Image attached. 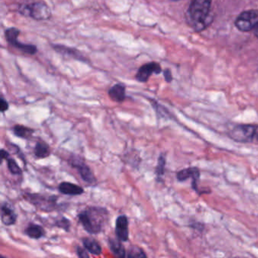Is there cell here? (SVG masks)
Here are the masks:
<instances>
[{"mask_svg": "<svg viewBox=\"0 0 258 258\" xmlns=\"http://www.w3.org/2000/svg\"><path fill=\"white\" fill-rule=\"evenodd\" d=\"M78 220L88 233L97 235L103 231L109 219V213L102 207L92 206L78 214Z\"/></svg>", "mask_w": 258, "mask_h": 258, "instance_id": "obj_1", "label": "cell"}, {"mask_svg": "<svg viewBox=\"0 0 258 258\" xmlns=\"http://www.w3.org/2000/svg\"><path fill=\"white\" fill-rule=\"evenodd\" d=\"M211 0H191L188 16L196 31L205 29L211 20L210 16Z\"/></svg>", "mask_w": 258, "mask_h": 258, "instance_id": "obj_2", "label": "cell"}, {"mask_svg": "<svg viewBox=\"0 0 258 258\" xmlns=\"http://www.w3.org/2000/svg\"><path fill=\"white\" fill-rule=\"evenodd\" d=\"M258 125L238 124L235 125L228 132L231 140L240 143H250L256 138Z\"/></svg>", "mask_w": 258, "mask_h": 258, "instance_id": "obj_3", "label": "cell"}, {"mask_svg": "<svg viewBox=\"0 0 258 258\" xmlns=\"http://www.w3.org/2000/svg\"><path fill=\"white\" fill-rule=\"evenodd\" d=\"M24 199L32 204L36 208L43 211H55L58 208V197L55 196H45L37 193H26Z\"/></svg>", "mask_w": 258, "mask_h": 258, "instance_id": "obj_4", "label": "cell"}, {"mask_svg": "<svg viewBox=\"0 0 258 258\" xmlns=\"http://www.w3.org/2000/svg\"><path fill=\"white\" fill-rule=\"evenodd\" d=\"M20 13L26 16H30L35 20H48L52 16L50 9L43 2L34 3L30 5L21 7Z\"/></svg>", "mask_w": 258, "mask_h": 258, "instance_id": "obj_5", "label": "cell"}, {"mask_svg": "<svg viewBox=\"0 0 258 258\" xmlns=\"http://www.w3.org/2000/svg\"><path fill=\"white\" fill-rule=\"evenodd\" d=\"M69 163L72 167L78 170L80 176L84 182H87L89 185H96L97 179L95 177L90 167L84 162V160L81 157L72 155L69 159Z\"/></svg>", "mask_w": 258, "mask_h": 258, "instance_id": "obj_6", "label": "cell"}, {"mask_svg": "<svg viewBox=\"0 0 258 258\" xmlns=\"http://www.w3.org/2000/svg\"><path fill=\"white\" fill-rule=\"evenodd\" d=\"M258 24V11L248 10L241 13L235 21V26L243 32L254 29Z\"/></svg>", "mask_w": 258, "mask_h": 258, "instance_id": "obj_7", "label": "cell"}, {"mask_svg": "<svg viewBox=\"0 0 258 258\" xmlns=\"http://www.w3.org/2000/svg\"><path fill=\"white\" fill-rule=\"evenodd\" d=\"M5 34L7 41L12 46L17 48L19 50L22 51V52H25V53L31 54V55H34V54L37 52V47L34 46V45L23 44V43L18 41V37H19V34H20V31L17 29V28H10V29L6 31Z\"/></svg>", "mask_w": 258, "mask_h": 258, "instance_id": "obj_8", "label": "cell"}, {"mask_svg": "<svg viewBox=\"0 0 258 258\" xmlns=\"http://www.w3.org/2000/svg\"><path fill=\"white\" fill-rule=\"evenodd\" d=\"M189 178H191V179H192L191 185H192L193 189L196 190V192L199 193L198 182H199V178H200V170L198 167H192L182 169L176 173V179L179 182H183V181L187 180Z\"/></svg>", "mask_w": 258, "mask_h": 258, "instance_id": "obj_9", "label": "cell"}, {"mask_svg": "<svg viewBox=\"0 0 258 258\" xmlns=\"http://www.w3.org/2000/svg\"><path fill=\"white\" fill-rule=\"evenodd\" d=\"M115 234L117 238L122 242L129 240V221L126 216L120 215L116 219Z\"/></svg>", "mask_w": 258, "mask_h": 258, "instance_id": "obj_10", "label": "cell"}, {"mask_svg": "<svg viewBox=\"0 0 258 258\" xmlns=\"http://www.w3.org/2000/svg\"><path fill=\"white\" fill-rule=\"evenodd\" d=\"M161 66L158 63H148V64H144L139 69L138 72L136 75V78L140 82L145 83L149 79L152 74L155 73L158 75V74L161 73Z\"/></svg>", "mask_w": 258, "mask_h": 258, "instance_id": "obj_11", "label": "cell"}, {"mask_svg": "<svg viewBox=\"0 0 258 258\" xmlns=\"http://www.w3.org/2000/svg\"><path fill=\"white\" fill-rule=\"evenodd\" d=\"M18 216L13 207L7 202L1 205V221L6 226H13L17 221Z\"/></svg>", "mask_w": 258, "mask_h": 258, "instance_id": "obj_12", "label": "cell"}, {"mask_svg": "<svg viewBox=\"0 0 258 258\" xmlns=\"http://www.w3.org/2000/svg\"><path fill=\"white\" fill-rule=\"evenodd\" d=\"M58 191L67 196H81L84 194V189L80 185L69 182H63L58 187Z\"/></svg>", "mask_w": 258, "mask_h": 258, "instance_id": "obj_13", "label": "cell"}, {"mask_svg": "<svg viewBox=\"0 0 258 258\" xmlns=\"http://www.w3.org/2000/svg\"><path fill=\"white\" fill-rule=\"evenodd\" d=\"M108 96L114 102H123L126 99V87L121 84H115L108 90Z\"/></svg>", "mask_w": 258, "mask_h": 258, "instance_id": "obj_14", "label": "cell"}, {"mask_svg": "<svg viewBox=\"0 0 258 258\" xmlns=\"http://www.w3.org/2000/svg\"><path fill=\"white\" fill-rule=\"evenodd\" d=\"M122 241L118 238H109L108 239V245L110 250L112 252L113 254L117 257H126V252L124 246L122 244Z\"/></svg>", "mask_w": 258, "mask_h": 258, "instance_id": "obj_15", "label": "cell"}, {"mask_svg": "<svg viewBox=\"0 0 258 258\" xmlns=\"http://www.w3.org/2000/svg\"><path fill=\"white\" fill-rule=\"evenodd\" d=\"M25 233L33 239H40L45 236L46 232L43 226L35 223H30L25 229Z\"/></svg>", "mask_w": 258, "mask_h": 258, "instance_id": "obj_16", "label": "cell"}, {"mask_svg": "<svg viewBox=\"0 0 258 258\" xmlns=\"http://www.w3.org/2000/svg\"><path fill=\"white\" fill-rule=\"evenodd\" d=\"M83 244H84V247L92 254H102V247L96 240L91 238H83Z\"/></svg>", "mask_w": 258, "mask_h": 258, "instance_id": "obj_17", "label": "cell"}, {"mask_svg": "<svg viewBox=\"0 0 258 258\" xmlns=\"http://www.w3.org/2000/svg\"><path fill=\"white\" fill-rule=\"evenodd\" d=\"M34 133V130L27 127V126H22V125H16L13 127V134L19 138L28 140V139H31Z\"/></svg>", "mask_w": 258, "mask_h": 258, "instance_id": "obj_18", "label": "cell"}, {"mask_svg": "<svg viewBox=\"0 0 258 258\" xmlns=\"http://www.w3.org/2000/svg\"><path fill=\"white\" fill-rule=\"evenodd\" d=\"M34 152L37 158H46L50 155V147L46 143H37L34 148Z\"/></svg>", "mask_w": 258, "mask_h": 258, "instance_id": "obj_19", "label": "cell"}, {"mask_svg": "<svg viewBox=\"0 0 258 258\" xmlns=\"http://www.w3.org/2000/svg\"><path fill=\"white\" fill-rule=\"evenodd\" d=\"M54 49L57 52L62 53L63 55H66V54L69 56H72V58H76V59L84 60V58H83L82 55L80 54V52L75 50V49H69V48H66L62 46H54Z\"/></svg>", "mask_w": 258, "mask_h": 258, "instance_id": "obj_20", "label": "cell"}, {"mask_svg": "<svg viewBox=\"0 0 258 258\" xmlns=\"http://www.w3.org/2000/svg\"><path fill=\"white\" fill-rule=\"evenodd\" d=\"M165 166L166 156L164 154H161L158 158V165H157L156 170H155L158 180L160 181L162 179V176H164V173H165Z\"/></svg>", "mask_w": 258, "mask_h": 258, "instance_id": "obj_21", "label": "cell"}, {"mask_svg": "<svg viewBox=\"0 0 258 258\" xmlns=\"http://www.w3.org/2000/svg\"><path fill=\"white\" fill-rule=\"evenodd\" d=\"M7 161V165H8V169L10 173L13 175H22L23 173L22 169L19 167V164L16 163V160L13 158H9Z\"/></svg>", "mask_w": 258, "mask_h": 258, "instance_id": "obj_22", "label": "cell"}, {"mask_svg": "<svg viewBox=\"0 0 258 258\" xmlns=\"http://www.w3.org/2000/svg\"><path fill=\"white\" fill-rule=\"evenodd\" d=\"M127 257H147L144 250L138 246H132L126 253Z\"/></svg>", "mask_w": 258, "mask_h": 258, "instance_id": "obj_23", "label": "cell"}, {"mask_svg": "<svg viewBox=\"0 0 258 258\" xmlns=\"http://www.w3.org/2000/svg\"><path fill=\"white\" fill-rule=\"evenodd\" d=\"M55 226L59 228V229H63L66 232H69L72 223H71L70 220L66 217H60L59 218L55 220Z\"/></svg>", "mask_w": 258, "mask_h": 258, "instance_id": "obj_24", "label": "cell"}, {"mask_svg": "<svg viewBox=\"0 0 258 258\" xmlns=\"http://www.w3.org/2000/svg\"><path fill=\"white\" fill-rule=\"evenodd\" d=\"M87 251H88V250H87L85 247L84 248V247H80V246L77 247V253H78V256H79V257H89L90 255H89L88 252Z\"/></svg>", "mask_w": 258, "mask_h": 258, "instance_id": "obj_25", "label": "cell"}, {"mask_svg": "<svg viewBox=\"0 0 258 258\" xmlns=\"http://www.w3.org/2000/svg\"><path fill=\"white\" fill-rule=\"evenodd\" d=\"M9 108H10L9 102L4 97H1V99H0V109H1V112H5V111L9 109Z\"/></svg>", "mask_w": 258, "mask_h": 258, "instance_id": "obj_26", "label": "cell"}, {"mask_svg": "<svg viewBox=\"0 0 258 258\" xmlns=\"http://www.w3.org/2000/svg\"><path fill=\"white\" fill-rule=\"evenodd\" d=\"M10 155L7 151L4 150V149H1V163H3V161L4 159L7 160L9 158H10Z\"/></svg>", "mask_w": 258, "mask_h": 258, "instance_id": "obj_27", "label": "cell"}, {"mask_svg": "<svg viewBox=\"0 0 258 258\" xmlns=\"http://www.w3.org/2000/svg\"><path fill=\"white\" fill-rule=\"evenodd\" d=\"M164 78H165L166 81L167 82H170L172 81V75L170 73V71L165 70L164 72Z\"/></svg>", "mask_w": 258, "mask_h": 258, "instance_id": "obj_28", "label": "cell"}, {"mask_svg": "<svg viewBox=\"0 0 258 258\" xmlns=\"http://www.w3.org/2000/svg\"><path fill=\"white\" fill-rule=\"evenodd\" d=\"M253 31H254V34L256 35V37L258 38V24L257 25H256V27H255L254 29H253Z\"/></svg>", "mask_w": 258, "mask_h": 258, "instance_id": "obj_29", "label": "cell"}, {"mask_svg": "<svg viewBox=\"0 0 258 258\" xmlns=\"http://www.w3.org/2000/svg\"><path fill=\"white\" fill-rule=\"evenodd\" d=\"M256 140H257V141H258V133H257V134H256Z\"/></svg>", "mask_w": 258, "mask_h": 258, "instance_id": "obj_30", "label": "cell"}, {"mask_svg": "<svg viewBox=\"0 0 258 258\" xmlns=\"http://www.w3.org/2000/svg\"><path fill=\"white\" fill-rule=\"evenodd\" d=\"M172 1H178V0H172Z\"/></svg>", "mask_w": 258, "mask_h": 258, "instance_id": "obj_31", "label": "cell"}]
</instances>
